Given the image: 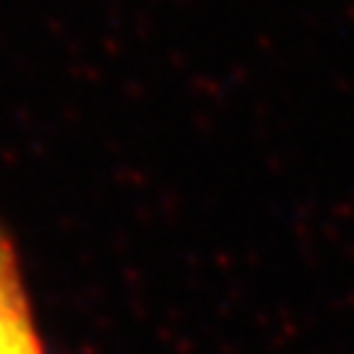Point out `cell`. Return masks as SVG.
<instances>
[{
    "mask_svg": "<svg viewBox=\"0 0 354 354\" xmlns=\"http://www.w3.org/2000/svg\"><path fill=\"white\" fill-rule=\"evenodd\" d=\"M12 354H50V351H48V346H45V337H42L39 332H34V335L26 337Z\"/></svg>",
    "mask_w": 354,
    "mask_h": 354,
    "instance_id": "2",
    "label": "cell"
},
{
    "mask_svg": "<svg viewBox=\"0 0 354 354\" xmlns=\"http://www.w3.org/2000/svg\"><path fill=\"white\" fill-rule=\"evenodd\" d=\"M39 332L17 243L0 223V354H12L26 337Z\"/></svg>",
    "mask_w": 354,
    "mask_h": 354,
    "instance_id": "1",
    "label": "cell"
}]
</instances>
